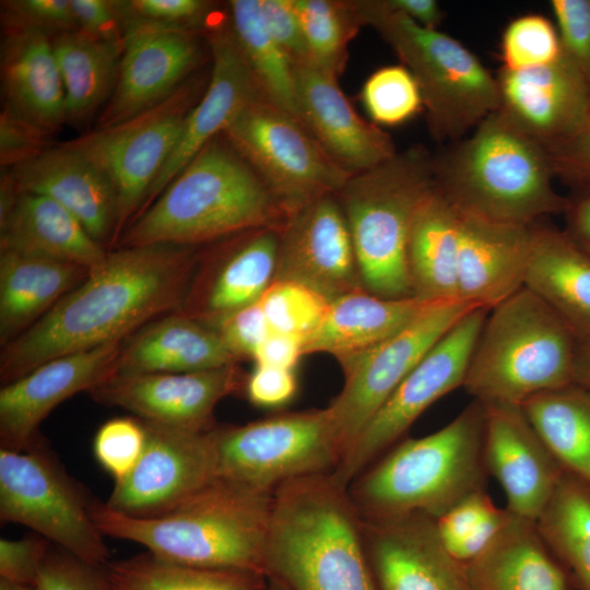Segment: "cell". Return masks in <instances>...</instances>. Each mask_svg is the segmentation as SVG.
I'll list each match as a JSON object with an SVG mask.
<instances>
[{"label": "cell", "mask_w": 590, "mask_h": 590, "mask_svg": "<svg viewBox=\"0 0 590 590\" xmlns=\"http://www.w3.org/2000/svg\"><path fill=\"white\" fill-rule=\"evenodd\" d=\"M198 256V247L172 244L108 250L43 318L1 347V385L50 359L122 342L146 323L178 311Z\"/></svg>", "instance_id": "obj_1"}, {"label": "cell", "mask_w": 590, "mask_h": 590, "mask_svg": "<svg viewBox=\"0 0 590 590\" xmlns=\"http://www.w3.org/2000/svg\"><path fill=\"white\" fill-rule=\"evenodd\" d=\"M288 219L223 133L191 158L127 226L114 248L156 244L198 247L247 231H281Z\"/></svg>", "instance_id": "obj_2"}, {"label": "cell", "mask_w": 590, "mask_h": 590, "mask_svg": "<svg viewBox=\"0 0 590 590\" xmlns=\"http://www.w3.org/2000/svg\"><path fill=\"white\" fill-rule=\"evenodd\" d=\"M266 570L288 590H379L362 519L331 472L274 491Z\"/></svg>", "instance_id": "obj_3"}, {"label": "cell", "mask_w": 590, "mask_h": 590, "mask_svg": "<svg viewBox=\"0 0 590 590\" xmlns=\"http://www.w3.org/2000/svg\"><path fill=\"white\" fill-rule=\"evenodd\" d=\"M273 493L215 479L176 510L129 517L96 502L93 518L105 536L144 546L177 564L267 577L266 552Z\"/></svg>", "instance_id": "obj_4"}, {"label": "cell", "mask_w": 590, "mask_h": 590, "mask_svg": "<svg viewBox=\"0 0 590 590\" xmlns=\"http://www.w3.org/2000/svg\"><path fill=\"white\" fill-rule=\"evenodd\" d=\"M485 410L472 400L440 429L398 442L347 487L362 520L410 515L437 520L469 495L485 489Z\"/></svg>", "instance_id": "obj_5"}, {"label": "cell", "mask_w": 590, "mask_h": 590, "mask_svg": "<svg viewBox=\"0 0 590 590\" xmlns=\"http://www.w3.org/2000/svg\"><path fill=\"white\" fill-rule=\"evenodd\" d=\"M554 176L547 150L498 109L434 158L435 187L451 204L506 224L530 226L563 214L567 198Z\"/></svg>", "instance_id": "obj_6"}, {"label": "cell", "mask_w": 590, "mask_h": 590, "mask_svg": "<svg viewBox=\"0 0 590 590\" xmlns=\"http://www.w3.org/2000/svg\"><path fill=\"white\" fill-rule=\"evenodd\" d=\"M577 342L565 321L523 286L488 310L463 388L483 404L520 405L574 382Z\"/></svg>", "instance_id": "obj_7"}, {"label": "cell", "mask_w": 590, "mask_h": 590, "mask_svg": "<svg viewBox=\"0 0 590 590\" xmlns=\"http://www.w3.org/2000/svg\"><path fill=\"white\" fill-rule=\"evenodd\" d=\"M434 157L421 145L352 175L337 193L365 291L414 297L408 246L415 213L434 187Z\"/></svg>", "instance_id": "obj_8"}, {"label": "cell", "mask_w": 590, "mask_h": 590, "mask_svg": "<svg viewBox=\"0 0 590 590\" xmlns=\"http://www.w3.org/2000/svg\"><path fill=\"white\" fill-rule=\"evenodd\" d=\"M362 25L374 27L415 78L433 138L455 143L499 108V91L483 62L456 38L403 14L353 0Z\"/></svg>", "instance_id": "obj_9"}, {"label": "cell", "mask_w": 590, "mask_h": 590, "mask_svg": "<svg viewBox=\"0 0 590 590\" xmlns=\"http://www.w3.org/2000/svg\"><path fill=\"white\" fill-rule=\"evenodd\" d=\"M97 500L42 439L24 451L0 448V520L22 524L90 565L110 558L93 518Z\"/></svg>", "instance_id": "obj_10"}, {"label": "cell", "mask_w": 590, "mask_h": 590, "mask_svg": "<svg viewBox=\"0 0 590 590\" xmlns=\"http://www.w3.org/2000/svg\"><path fill=\"white\" fill-rule=\"evenodd\" d=\"M215 479L256 492L333 471L342 458L327 408L211 429Z\"/></svg>", "instance_id": "obj_11"}, {"label": "cell", "mask_w": 590, "mask_h": 590, "mask_svg": "<svg viewBox=\"0 0 590 590\" xmlns=\"http://www.w3.org/2000/svg\"><path fill=\"white\" fill-rule=\"evenodd\" d=\"M208 82L209 76L199 71L169 97L135 117L63 142L86 156L113 188L117 206L114 247L141 210Z\"/></svg>", "instance_id": "obj_12"}, {"label": "cell", "mask_w": 590, "mask_h": 590, "mask_svg": "<svg viewBox=\"0 0 590 590\" xmlns=\"http://www.w3.org/2000/svg\"><path fill=\"white\" fill-rule=\"evenodd\" d=\"M224 135L288 216L319 198L337 194L352 176L297 118L264 98L247 106Z\"/></svg>", "instance_id": "obj_13"}, {"label": "cell", "mask_w": 590, "mask_h": 590, "mask_svg": "<svg viewBox=\"0 0 590 590\" xmlns=\"http://www.w3.org/2000/svg\"><path fill=\"white\" fill-rule=\"evenodd\" d=\"M488 310L475 308L452 326L423 356L366 424L332 476L343 486L396 446L421 414L463 387L470 358Z\"/></svg>", "instance_id": "obj_14"}, {"label": "cell", "mask_w": 590, "mask_h": 590, "mask_svg": "<svg viewBox=\"0 0 590 590\" xmlns=\"http://www.w3.org/2000/svg\"><path fill=\"white\" fill-rule=\"evenodd\" d=\"M475 308L479 307L461 299L439 303L369 350L344 371V386L327 406L342 457L423 356Z\"/></svg>", "instance_id": "obj_15"}, {"label": "cell", "mask_w": 590, "mask_h": 590, "mask_svg": "<svg viewBox=\"0 0 590 590\" xmlns=\"http://www.w3.org/2000/svg\"><path fill=\"white\" fill-rule=\"evenodd\" d=\"M208 47L204 31L149 23L126 11L116 86L95 129L123 122L169 97L200 71Z\"/></svg>", "instance_id": "obj_16"}, {"label": "cell", "mask_w": 590, "mask_h": 590, "mask_svg": "<svg viewBox=\"0 0 590 590\" xmlns=\"http://www.w3.org/2000/svg\"><path fill=\"white\" fill-rule=\"evenodd\" d=\"M143 422L148 430L144 452L132 472L115 482L105 503L109 509L134 518L169 514L215 480L211 429L197 432Z\"/></svg>", "instance_id": "obj_17"}, {"label": "cell", "mask_w": 590, "mask_h": 590, "mask_svg": "<svg viewBox=\"0 0 590 590\" xmlns=\"http://www.w3.org/2000/svg\"><path fill=\"white\" fill-rule=\"evenodd\" d=\"M280 231L243 232L199 251L178 312L215 329L235 311L261 298L275 276Z\"/></svg>", "instance_id": "obj_18"}, {"label": "cell", "mask_w": 590, "mask_h": 590, "mask_svg": "<svg viewBox=\"0 0 590 590\" xmlns=\"http://www.w3.org/2000/svg\"><path fill=\"white\" fill-rule=\"evenodd\" d=\"M204 35L212 60L206 88L187 116L178 142L137 216L153 203L200 150L223 134L247 106L264 98L236 43L227 11L214 13Z\"/></svg>", "instance_id": "obj_19"}, {"label": "cell", "mask_w": 590, "mask_h": 590, "mask_svg": "<svg viewBox=\"0 0 590 590\" xmlns=\"http://www.w3.org/2000/svg\"><path fill=\"white\" fill-rule=\"evenodd\" d=\"M237 365L192 373L111 376L87 393L97 403L165 426L205 432L215 427L219 402L245 388Z\"/></svg>", "instance_id": "obj_20"}, {"label": "cell", "mask_w": 590, "mask_h": 590, "mask_svg": "<svg viewBox=\"0 0 590 590\" xmlns=\"http://www.w3.org/2000/svg\"><path fill=\"white\" fill-rule=\"evenodd\" d=\"M275 279L303 283L330 302L365 290L337 194L312 201L286 221L280 231Z\"/></svg>", "instance_id": "obj_21"}, {"label": "cell", "mask_w": 590, "mask_h": 590, "mask_svg": "<svg viewBox=\"0 0 590 590\" xmlns=\"http://www.w3.org/2000/svg\"><path fill=\"white\" fill-rule=\"evenodd\" d=\"M121 342L50 359L0 389L1 448L24 451L43 438L39 426L60 403L115 374Z\"/></svg>", "instance_id": "obj_22"}, {"label": "cell", "mask_w": 590, "mask_h": 590, "mask_svg": "<svg viewBox=\"0 0 590 590\" xmlns=\"http://www.w3.org/2000/svg\"><path fill=\"white\" fill-rule=\"evenodd\" d=\"M483 406L487 472L502 486L506 509L517 517L536 521L565 470L536 434L520 405L491 403Z\"/></svg>", "instance_id": "obj_23"}, {"label": "cell", "mask_w": 590, "mask_h": 590, "mask_svg": "<svg viewBox=\"0 0 590 590\" xmlns=\"http://www.w3.org/2000/svg\"><path fill=\"white\" fill-rule=\"evenodd\" d=\"M293 69L297 119L338 166L355 175L397 153L389 133L354 110L335 74L311 61Z\"/></svg>", "instance_id": "obj_24"}, {"label": "cell", "mask_w": 590, "mask_h": 590, "mask_svg": "<svg viewBox=\"0 0 590 590\" xmlns=\"http://www.w3.org/2000/svg\"><path fill=\"white\" fill-rule=\"evenodd\" d=\"M499 108L546 150L571 137L590 113V81L566 58L524 69L500 68Z\"/></svg>", "instance_id": "obj_25"}, {"label": "cell", "mask_w": 590, "mask_h": 590, "mask_svg": "<svg viewBox=\"0 0 590 590\" xmlns=\"http://www.w3.org/2000/svg\"><path fill=\"white\" fill-rule=\"evenodd\" d=\"M362 526L379 590H471L465 564L447 552L434 519L410 515Z\"/></svg>", "instance_id": "obj_26"}, {"label": "cell", "mask_w": 590, "mask_h": 590, "mask_svg": "<svg viewBox=\"0 0 590 590\" xmlns=\"http://www.w3.org/2000/svg\"><path fill=\"white\" fill-rule=\"evenodd\" d=\"M16 189L52 199L71 212L107 250L114 247L117 206L105 175L66 143L8 168Z\"/></svg>", "instance_id": "obj_27"}, {"label": "cell", "mask_w": 590, "mask_h": 590, "mask_svg": "<svg viewBox=\"0 0 590 590\" xmlns=\"http://www.w3.org/2000/svg\"><path fill=\"white\" fill-rule=\"evenodd\" d=\"M0 250L92 269L108 250L50 198L20 192L8 169L0 177Z\"/></svg>", "instance_id": "obj_28"}, {"label": "cell", "mask_w": 590, "mask_h": 590, "mask_svg": "<svg viewBox=\"0 0 590 590\" xmlns=\"http://www.w3.org/2000/svg\"><path fill=\"white\" fill-rule=\"evenodd\" d=\"M531 237L532 225L499 223L461 212L459 298L489 310L523 287Z\"/></svg>", "instance_id": "obj_29"}, {"label": "cell", "mask_w": 590, "mask_h": 590, "mask_svg": "<svg viewBox=\"0 0 590 590\" xmlns=\"http://www.w3.org/2000/svg\"><path fill=\"white\" fill-rule=\"evenodd\" d=\"M2 110L47 137L66 125L64 90L51 37L2 27Z\"/></svg>", "instance_id": "obj_30"}, {"label": "cell", "mask_w": 590, "mask_h": 590, "mask_svg": "<svg viewBox=\"0 0 590 590\" xmlns=\"http://www.w3.org/2000/svg\"><path fill=\"white\" fill-rule=\"evenodd\" d=\"M453 300V299H451ZM447 300L384 298L363 290L330 303L318 328L304 342V354L329 353L343 371L433 306Z\"/></svg>", "instance_id": "obj_31"}, {"label": "cell", "mask_w": 590, "mask_h": 590, "mask_svg": "<svg viewBox=\"0 0 590 590\" xmlns=\"http://www.w3.org/2000/svg\"><path fill=\"white\" fill-rule=\"evenodd\" d=\"M238 362L214 329L175 311L121 342L114 376L202 371Z\"/></svg>", "instance_id": "obj_32"}, {"label": "cell", "mask_w": 590, "mask_h": 590, "mask_svg": "<svg viewBox=\"0 0 590 590\" xmlns=\"http://www.w3.org/2000/svg\"><path fill=\"white\" fill-rule=\"evenodd\" d=\"M471 590H570L535 521L510 514L506 524L465 564Z\"/></svg>", "instance_id": "obj_33"}, {"label": "cell", "mask_w": 590, "mask_h": 590, "mask_svg": "<svg viewBox=\"0 0 590 590\" xmlns=\"http://www.w3.org/2000/svg\"><path fill=\"white\" fill-rule=\"evenodd\" d=\"M524 286L542 298L578 340L590 338V256L564 231L540 222L532 225Z\"/></svg>", "instance_id": "obj_34"}, {"label": "cell", "mask_w": 590, "mask_h": 590, "mask_svg": "<svg viewBox=\"0 0 590 590\" xmlns=\"http://www.w3.org/2000/svg\"><path fill=\"white\" fill-rule=\"evenodd\" d=\"M91 269L0 250V345L43 318Z\"/></svg>", "instance_id": "obj_35"}, {"label": "cell", "mask_w": 590, "mask_h": 590, "mask_svg": "<svg viewBox=\"0 0 590 590\" xmlns=\"http://www.w3.org/2000/svg\"><path fill=\"white\" fill-rule=\"evenodd\" d=\"M460 237L461 212L434 184L415 213L409 238L408 266L414 297L460 299Z\"/></svg>", "instance_id": "obj_36"}, {"label": "cell", "mask_w": 590, "mask_h": 590, "mask_svg": "<svg viewBox=\"0 0 590 590\" xmlns=\"http://www.w3.org/2000/svg\"><path fill=\"white\" fill-rule=\"evenodd\" d=\"M60 71L66 123L88 125L108 103L118 78L122 43L74 30L51 38Z\"/></svg>", "instance_id": "obj_37"}, {"label": "cell", "mask_w": 590, "mask_h": 590, "mask_svg": "<svg viewBox=\"0 0 590 590\" xmlns=\"http://www.w3.org/2000/svg\"><path fill=\"white\" fill-rule=\"evenodd\" d=\"M520 406L563 469L590 485V390L573 382L535 393Z\"/></svg>", "instance_id": "obj_38"}, {"label": "cell", "mask_w": 590, "mask_h": 590, "mask_svg": "<svg viewBox=\"0 0 590 590\" xmlns=\"http://www.w3.org/2000/svg\"><path fill=\"white\" fill-rule=\"evenodd\" d=\"M535 522L571 587L590 590V485L565 471Z\"/></svg>", "instance_id": "obj_39"}, {"label": "cell", "mask_w": 590, "mask_h": 590, "mask_svg": "<svg viewBox=\"0 0 590 590\" xmlns=\"http://www.w3.org/2000/svg\"><path fill=\"white\" fill-rule=\"evenodd\" d=\"M226 7L236 43L263 97L297 118L293 63L268 32L259 0H232Z\"/></svg>", "instance_id": "obj_40"}, {"label": "cell", "mask_w": 590, "mask_h": 590, "mask_svg": "<svg viewBox=\"0 0 590 590\" xmlns=\"http://www.w3.org/2000/svg\"><path fill=\"white\" fill-rule=\"evenodd\" d=\"M103 570L113 590H264V576L193 567L146 552L108 562Z\"/></svg>", "instance_id": "obj_41"}, {"label": "cell", "mask_w": 590, "mask_h": 590, "mask_svg": "<svg viewBox=\"0 0 590 590\" xmlns=\"http://www.w3.org/2000/svg\"><path fill=\"white\" fill-rule=\"evenodd\" d=\"M311 62L342 74L347 47L363 26L353 1L294 0Z\"/></svg>", "instance_id": "obj_42"}, {"label": "cell", "mask_w": 590, "mask_h": 590, "mask_svg": "<svg viewBox=\"0 0 590 590\" xmlns=\"http://www.w3.org/2000/svg\"><path fill=\"white\" fill-rule=\"evenodd\" d=\"M509 517L510 512L496 507L484 489L459 502L435 523L447 552L467 564L485 550Z\"/></svg>", "instance_id": "obj_43"}, {"label": "cell", "mask_w": 590, "mask_h": 590, "mask_svg": "<svg viewBox=\"0 0 590 590\" xmlns=\"http://www.w3.org/2000/svg\"><path fill=\"white\" fill-rule=\"evenodd\" d=\"M361 98L376 126L402 125L424 108L420 86L403 64L385 66L373 72L363 84Z\"/></svg>", "instance_id": "obj_44"}, {"label": "cell", "mask_w": 590, "mask_h": 590, "mask_svg": "<svg viewBox=\"0 0 590 590\" xmlns=\"http://www.w3.org/2000/svg\"><path fill=\"white\" fill-rule=\"evenodd\" d=\"M330 300L314 288L292 280L275 279L259 299L271 332L302 337L320 324Z\"/></svg>", "instance_id": "obj_45"}, {"label": "cell", "mask_w": 590, "mask_h": 590, "mask_svg": "<svg viewBox=\"0 0 590 590\" xmlns=\"http://www.w3.org/2000/svg\"><path fill=\"white\" fill-rule=\"evenodd\" d=\"M503 67L524 70L545 66L562 56L555 25L544 15L529 13L516 17L502 36Z\"/></svg>", "instance_id": "obj_46"}, {"label": "cell", "mask_w": 590, "mask_h": 590, "mask_svg": "<svg viewBox=\"0 0 590 590\" xmlns=\"http://www.w3.org/2000/svg\"><path fill=\"white\" fill-rule=\"evenodd\" d=\"M148 440L144 422L138 417H115L104 423L93 439L94 457L115 480L127 477L141 459Z\"/></svg>", "instance_id": "obj_47"}, {"label": "cell", "mask_w": 590, "mask_h": 590, "mask_svg": "<svg viewBox=\"0 0 590 590\" xmlns=\"http://www.w3.org/2000/svg\"><path fill=\"white\" fill-rule=\"evenodd\" d=\"M1 24L39 31L51 38L78 30L70 0L1 1Z\"/></svg>", "instance_id": "obj_48"}, {"label": "cell", "mask_w": 590, "mask_h": 590, "mask_svg": "<svg viewBox=\"0 0 590 590\" xmlns=\"http://www.w3.org/2000/svg\"><path fill=\"white\" fill-rule=\"evenodd\" d=\"M562 54L590 81V0H552Z\"/></svg>", "instance_id": "obj_49"}, {"label": "cell", "mask_w": 590, "mask_h": 590, "mask_svg": "<svg viewBox=\"0 0 590 590\" xmlns=\"http://www.w3.org/2000/svg\"><path fill=\"white\" fill-rule=\"evenodd\" d=\"M37 590H113L103 567L90 565L54 546L42 565Z\"/></svg>", "instance_id": "obj_50"}, {"label": "cell", "mask_w": 590, "mask_h": 590, "mask_svg": "<svg viewBox=\"0 0 590 590\" xmlns=\"http://www.w3.org/2000/svg\"><path fill=\"white\" fill-rule=\"evenodd\" d=\"M126 11L144 22L204 31L217 10L214 2L204 0H128Z\"/></svg>", "instance_id": "obj_51"}, {"label": "cell", "mask_w": 590, "mask_h": 590, "mask_svg": "<svg viewBox=\"0 0 590 590\" xmlns=\"http://www.w3.org/2000/svg\"><path fill=\"white\" fill-rule=\"evenodd\" d=\"M51 543L38 534L0 540V579L36 587Z\"/></svg>", "instance_id": "obj_52"}, {"label": "cell", "mask_w": 590, "mask_h": 590, "mask_svg": "<svg viewBox=\"0 0 590 590\" xmlns=\"http://www.w3.org/2000/svg\"><path fill=\"white\" fill-rule=\"evenodd\" d=\"M268 32L293 66L310 62L294 0H259Z\"/></svg>", "instance_id": "obj_53"}, {"label": "cell", "mask_w": 590, "mask_h": 590, "mask_svg": "<svg viewBox=\"0 0 590 590\" xmlns=\"http://www.w3.org/2000/svg\"><path fill=\"white\" fill-rule=\"evenodd\" d=\"M214 330L239 362L252 358L256 350L271 332L259 302L235 311Z\"/></svg>", "instance_id": "obj_54"}, {"label": "cell", "mask_w": 590, "mask_h": 590, "mask_svg": "<svg viewBox=\"0 0 590 590\" xmlns=\"http://www.w3.org/2000/svg\"><path fill=\"white\" fill-rule=\"evenodd\" d=\"M78 30L94 37L122 43L126 1L70 0Z\"/></svg>", "instance_id": "obj_55"}, {"label": "cell", "mask_w": 590, "mask_h": 590, "mask_svg": "<svg viewBox=\"0 0 590 590\" xmlns=\"http://www.w3.org/2000/svg\"><path fill=\"white\" fill-rule=\"evenodd\" d=\"M248 400L260 408L287 404L297 392L295 370L256 365L244 388Z\"/></svg>", "instance_id": "obj_56"}, {"label": "cell", "mask_w": 590, "mask_h": 590, "mask_svg": "<svg viewBox=\"0 0 590 590\" xmlns=\"http://www.w3.org/2000/svg\"><path fill=\"white\" fill-rule=\"evenodd\" d=\"M49 137L16 119L1 109L0 114V164L12 167L40 153L50 144Z\"/></svg>", "instance_id": "obj_57"}, {"label": "cell", "mask_w": 590, "mask_h": 590, "mask_svg": "<svg viewBox=\"0 0 590 590\" xmlns=\"http://www.w3.org/2000/svg\"><path fill=\"white\" fill-rule=\"evenodd\" d=\"M555 175L590 187V113L568 139L547 150Z\"/></svg>", "instance_id": "obj_58"}, {"label": "cell", "mask_w": 590, "mask_h": 590, "mask_svg": "<svg viewBox=\"0 0 590 590\" xmlns=\"http://www.w3.org/2000/svg\"><path fill=\"white\" fill-rule=\"evenodd\" d=\"M304 342L298 335L270 332L256 350L252 359L256 365L295 370L300 357L305 355Z\"/></svg>", "instance_id": "obj_59"}, {"label": "cell", "mask_w": 590, "mask_h": 590, "mask_svg": "<svg viewBox=\"0 0 590 590\" xmlns=\"http://www.w3.org/2000/svg\"><path fill=\"white\" fill-rule=\"evenodd\" d=\"M565 228L570 239L590 256V187L581 186L580 190L567 197Z\"/></svg>", "instance_id": "obj_60"}, {"label": "cell", "mask_w": 590, "mask_h": 590, "mask_svg": "<svg viewBox=\"0 0 590 590\" xmlns=\"http://www.w3.org/2000/svg\"><path fill=\"white\" fill-rule=\"evenodd\" d=\"M374 9L382 13L403 14L429 28H437L444 12L435 0H369Z\"/></svg>", "instance_id": "obj_61"}, {"label": "cell", "mask_w": 590, "mask_h": 590, "mask_svg": "<svg viewBox=\"0 0 590 590\" xmlns=\"http://www.w3.org/2000/svg\"><path fill=\"white\" fill-rule=\"evenodd\" d=\"M574 382L590 390V338L577 342Z\"/></svg>", "instance_id": "obj_62"}, {"label": "cell", "mask_w": 590, "mask_h": 590, "mask_svg": "<svg viewBox=\"0 0 590 590\" xmlns=\"http://www.w3.org/2000/svg\"><path fill=\"white\" fill-rule=\"evenodd\" d=\"M0 590H37L36 587L22 586L0 579Z\"/></svg>", "instance_id": "obj_63"}, {"label": "cell", "mask_w": 590, "mask_h": 590, "mask_svg": "<svg viewBox=\"0 0 590 590\" xmlns=\"http://www.w3.org/2000/svg\"><path fill=\"white\" fill-rule=\"evenodd\" d=\"M264 590H288V589L285 586L281 585L280 582L268 578V583Z\"/></svg>", "instance_id": "obj_64"}]
</instances>
